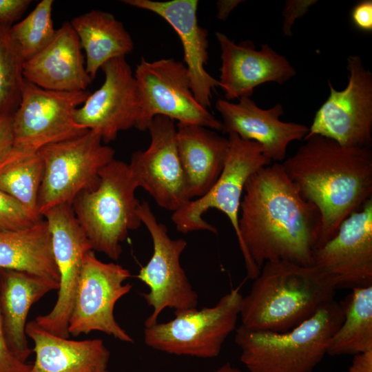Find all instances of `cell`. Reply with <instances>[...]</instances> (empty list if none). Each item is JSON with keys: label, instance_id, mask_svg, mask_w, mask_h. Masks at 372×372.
<instances>
[{"label": "cell", "instance_id": "obj_1", "mask_svg": "<svg viewBox=\"0 0 372 372\" xmlns=\"http://www.w3.org/2000/svg\"><path fill=\"white\" fill-rule=\"evenodd\" d=\"M239 213L238 242L248 278L254 280L269 261L312 266L321 215L302 196L281 163L265 166L248 178Z\"/></svg>", "mask_w": 372, "mask_h": 372}, {"label": "cell", "instance_id": "obj_2", "mask_svg": "<svg viewBox=\"0 0 372 372\" xmlns=\"http://www.w3.org/2000/svg\"><path fill=\"white\" fill-rule=\"evenodd\" d=\"M303 141L281 164L302 196L320 213L318 249L335 236L347 217L372 198V149L343 146L318 135Z\"/></svg>", "mask_w": 372, "mask_h": 372}, {"label": "cell", "instance_id": "obj_3", "mask_svg": "<svg viewBox=\"0 0 372 372\" xmlns=\"http://www.w3.org/2000/svg\"><path fill=\"white\" fill-rule=\"evenodd\" d=\"M338 283L313 266L269 261L242 297V326L256 330L285 332L312 316L334 299Z\"/></svg>", "mask_w": 372, "mask_h": 372}, {"label": "cell", "instance_id": "obj_4", "mask_svg": "<svg viewBox=\"0 0 372 372\" xmlns=\"http://www.w3.org/2000/svg\"><path fill=\"white\" fill-rule=\"evenodd\" d=\"M343 319L342 307L333 299L287 331L240 325L235 335L240 360L249 372H311L327 354L329 340Z\"/></svg>", "mask_w": 372, "mask_h": 372}, {"label": "cell", "instance_id": "obj_5", "mask_svg": "<svg viewBox=\"0 0 372 372\" xmlns=\"http://www.w3.org/2000/svg\"><path fill=\"white\" fill-rule=\"evenodd\" d=\"M137 188L128 164L114 158L101 170L97 186L73 200L74 213L92 250L114 260L120 258L129 231L142 224Z\"/></svg>", "mask_w": 372, "mask_h": 372}, {"label": "cell", "instance_id": "obj_6", "mask_svg": "<svg viewBox=\"0 0 372 372\" xmlns=\"http://www.w3.org/2000/svg\"><path fill=\"white\" fill-rule=\"evenodd\" d=\"M38 154L44 171L38 196L41 216L55 206L72 205L83 191L95 188L101 170L114 159L115 151L88 130L77 137L50 144Z\"/></svg>", "mask_w": 372, "mask_h": 372}, {"label": "cell", "instance_id": "obj_7", "mask_svg": "<svg viewBox=\"0 0 372 372\" xmlns=\"http://www.w3.org/2000/svg\"><path fill=\"white\" fill-rule=\"evenodd\" d=\"M242 297L237 287L211 307L174 312L171 320L145 328V343L169 354L215 358L236 329Z\"/></svg>", "mask_w": 372, "mask_h": 372}, {"label": "cell", "instance_id": "obj_8", "mask_svg": "<svg viewBox=\"0 0 372 372\" xmlns=\"http://www.w3.org/2000/svg\"><path fill=\"white\" fill-rule=\"evenodd\" d=\"M90 93L45 90L25 80L20 103L12 114L14 147L10 154L28 156L88 131L76 122L75 112Z\"/></svg>", "mask_w": 372, "mask_h": 372}, {"label": "cell", "instance_id": "obj_9", "mask_svg": "<svg viewBox=\"0 0 372 372\" xmlns=\"http://www.w3.org/2000/svg\"><path fill=\"white\" fill-rule=\"evenodd\" d=\"M140 99L136 125L147 130L156 116L222 131V122L196 101L185 65L173 58L149 61L141 57L134 73Z\"/></svg>", "mask_w": 372, "mask_h": 372}, {"label": "cell", "instance_id": "obj_10", "mask_svg": "<svg viewBox=\"0 0 372 372\" xmlns=\"http://www.w3.org/2000/svg\"><path fill=\"white\" fill-rule=\"evenodd\" d=\"M228 140L226 161L216 183L204 195L173 212L172 220L179 232L205 230L217 234V229L203 218L207 210L216 209L229 218L238 238L240 205L245 185L252 174L272 161L256 142L242 139L235 134H229Z\"/></svg>", "mask_w": 372, "mask_h": 372}, {"label": "cell", "instance_id": "obj_11", "mask_svg": "<svg viewBox=\"0 0 372 372\" xmlns=\"http://www.w3.org/2000/svg\"><path fill=\"white\" fill-rule=\"evenodd\" d=\"M138 214L153 243L152 255L137 275L149 288L148 293H143L147 304L152 307L145 322L148 327L157 323L159 315L166 308L174 309V312L197 308L198 296L180 265L187 242L169 237L166 226L158 222L148 202L140 203Z\"/></svg>", "mask_w": 372, "mask_h": 372}, {"label": "cell", "instance_id": "obj_12", "mask_svg": "<svg viewBox=\"0 0 372 372\" xmlns=\"http://www.w3.org/2000/svg\"><path fill=\"white\" fill-rule=\"evenodd\" d=\"M347 63V86L338 90L328 81L329 95L316 112L304 138L318 135L346 147H371L372 73L358 55L349 56Z\"/></svg>", "mask_w": 372, "mask_h": 372}, {"label": "cell", "instance_id": "obj_13", "mask_svg": "<svg viewBox=\"0 0 372 372\" xmlns=\"http://www.w3.org/2000/svg\"><path fill=\"white\" fill-rule=\"evenodd\" d=\"M131 276L123 266L99 260L94 250L83 260L68 321L70 335L101 331L126 342L132 338L116 321L114 309L117 301L132 286L124 282Z\"/></svg>", "mask_w": 372, "mask_h": 372}, {"label": "cell", "instance_id": "obj_14", "mask_svg": "<svg viewBox=\"0 0 372 372\" xmlns=\"http://www.w3.org/2000/svg\"><path fill=\"white\" fill-rule=\"evenodd\" d=\"M147 130L149 147L134 152L128 165L138 188L161 208L174 212L192 200L179 158L176 125L169 118L156 116Z\"/></svg>", "mask_w": 372, "mask_h": 372}, {"label": "cell", "instance_id": "obj_15", "mask_svg": "<svg viewBox=\"0 0 372 372\" xmlns=\"http://www.w3.org/2000/svg\"><path fill=\"white\" fill-rule=\"evenodd\" d=\"M51 234L54 260L59 274L57 300L52 309L34 322L43 329L69 338L68 321L79 279L91 244L71 205L52 207L43 214Z\"/></svg>", "mask_w": 372, "mask_h": 372}, {"label": "cell", "instance_id": "obj_16", "mask_svg": "<svg viewBox=\"0 0 372 372\" xmlns=\"http://www.w3.org/2000/svg\"><path fill=\"white\" fill-rule=\"evenodd\" d=\"M101 69L104 82L77 108L75 121L97 133L106 145L115 141L120 132L136 127L140 99L134 74L125 57L111 59Z\"/></svg>", "mask_w": 372, "mask_h": 372}, {"label": "cell", "instance_id": "obj_17", "mask_svg": "<svg viewBox=\"0 0 372 372\" xmlns=\"http://www.w3.org/2000/svg\"><path fill=\"white\" fill-rule=\"evenodd\" d=\"M312 266L335 279L338 288L372 285V198L313 251Z\"/></svg>", "mask_w": 372, "mask_h": 372}, {"label": "cell", "instance_id": "obj_18", "mask_svg": "<svg viewBox=\"0 0 372 372\" xmlns=\"http://www.w3.org/2000/svg\"><path fill=\"white\" fill-rule=\"evenodd\" d=\"M216 36L221 50L219 87L227 101L251 97L256 87L282 84L296 74L289 60L267 44L256 50L251 42L236 44L220 32Z\"/></svg>", "mask_w": 372, "mask_h": 372}, {"label": "cell", "instance_id": "obj_19", "mask_svg": "<svg viewBox=\"0 0 372 372\" xmlns=\"http://www.w3.org/2000/svg\"><path fill=\"white\" fill-rule=\"evenodd\" d=\"M216 109L222 117L221 132L258 143L264 155L276 163L285 159L291 142L304 140L309 132V127L304 124L280 119L284 113L280 103L262 109L251 97L240 98L238 103L220 99Z\"/></svg>", "mask_w": 372, "mask_h": 372}, {"label": "cell", "instance_id": "obj_20", "mask_svg": "<svg viewBox=\"0 0 372 372\" xmlns=\"http://www.w3.org/2000/svg\"><path fill=\"white\" fill-rule=\"evenodd\" d=\"M125 4L152 12L166 21L178 34L184 52L191 88L196 101L205 108L211 106L212 91L218 80L205 70L208 55V32L198 21V0H123Z\"/></svg>", "mask_w": 372, "mask_h": 372}, {"label": "cell", "instance_id": "obj_21", "mask_svg": "<svg viewBox=\"0 0 372 372\" xmlns=\"http://www.w3.org/2000/svg\"><path fill=\"white\" fill-rule=\"evenodd\" d=\"M23 77L45 90L85 91L92 81L85 69L79 37L70 21L56 30L52 41L35 56L25 61Z\"/></svg>", "mask_w": 372, "mask_h": 372}, {"label": "cell", "instance_id": "obj_22", "mask_svg": "<svg viewBox=\"0 0 372 372\" xmlns=\"http://www.w3.org/2000/svg\"><path fill=\"white\" fill-rule=\"evenodd\" d=\"M34 343L35 360L29 372H109L110 351L101 339L72 340L41 328L25 326Z\"/></svg>", "mask_w": 372, "mask_h": 372}, {"label": "cell", "instance_id": "obj_23", "mask_svg": "<svg viewBox=\"0 0 372 372\" xmlns=\"http://www.w3.org/2000/svg\"><path fill=\"white\" fill-rule=\"evenodd\" d=\"M59 287L58 282L50 279L0 268V316L9 348L21 362H25L32 351L25 333L29 311Z\"/></svg>", "mask_w": 372, "mask_h": 372}, {"label": "cell", "instance_id": "obj_24", "mask_svg": "<svg viewBox=\"0 0 372 372\" xmlns=\"http://www.w3.org/2000/svg\"><path fill=\"white\" fill-rule=\"evenodd\" d=\"M179 158L192 198L204 195L220 176L229 149L228 138L192 124L176 125Z\"/></svg>", "mask_w": 372, "mask_h": 372}, {"label": "cell", "instance_id": "obj_25", "mask_svg": "<svg viewBox=\"0 0 372 372\" xmlns=\"http://www.w3.org/2000/svg\"><path fill=\"white\" fill-rule=\"evenodd\" d=\"M0 268L25 272L59 283L51 234L44 218L26 228L0 231Z\"/></svg>", "mask_w": 372, "mask_h": 372}, {"label": "cell", "instance_id": "obj_26", "mask_svg": "<svg viewBox=\"0 0 372 372\" xmlns=\"http://www.w3.org/2000/svg\"><path fill=\"white\" fill-rule=\"evenodd\" d=\"M85 53V69L92 81L108 61L125 57L134 48L123 24L111 13L92 10L70 21Z\"/></svg>", "mask_w": 372, "mask_h": 372}, {"label": "cell", "instance_id": "obj_27", "mask_svg": "<svg viewBox=\"0 0 372 372\" xmlns=\"http://www.w3.org/2000/svg\"><path fill=\"white\" fill-rule=\"evenodd\" d=\"M344 319L329 340V355H356L372 350V285L352 289L340 302Z\"/></svg>", "mask_w": 372, "mask_h": 372}, {"label": "cell", "instance_id": "obj_28", "mask_svg": "<svg viewBox=\"0 0 372 372\" xmlns=\"http://www.w3.org/2000/svg\"><path fill=\"white\" fill-rule=\"evenodd\" d=\"M43 171V162L38 152L24 157L9 154L0 163V191L41 218L37 203Z\"/></svg>", "mask_w": 372, "mask_h": 372}, {"label": "cell", "instance_id": "obj_29", "mask_svg": "<svg viewBox=\"0 0 372 372\" xmlns=\"http://www.w3.org/2000/svg\"><path fill=\"white\" fill-rule=\"evenodd\" d=\"M12 25L0 21V115L15 112L25 81V61L12 34Z\"/></svg>", "mask_w": 372, "mask_h": 372}, {"label": "cell", "instance_id": "obj_30", "mask_svg": "<svg viewBox=\"0 0 372 372\" xmlns=\"http://www.w3.org/2000/svg\"><path fill=\"white\" fill-rule=\"evenodd\" d=\"M53 0H42L22 20L11 27L24 61L41 51L53 39L56 29L52 18Z\"/></svg>", "mask_w": 372, "mask_h": 372}, {"label": "cell", "instance_id": "obj_31", "mask_svg": "<svg viewBox=\"0 0 372 372\" xmlns=\"http://www.w3.org/2000/svg\"><path fill=\"white\" fill-rule=\"evenodd\" d=\"M42 218L34 215L17 200L0 191V231L26 228Z\"/></svg>", "mask_w": 372, "mask_h": 372}, {"label": "cell", "instance_id": "obj_32", "mask_svg": "<svg viewBox=\"0 0 372 372\" xmlns=\"http://www.w3.org/2000/svg\"><path fill=\"white\" fill-rule=\"evenodd\" d=\"M31 364L19 360L8 344L0 316V372H29Z\"/></svg>", "mask_w": 372, "mask_h": 372}, {"label": "cell", "instance_id": "obj_33", "mask_svg": "<svg viewBox=\"0 0 372 372\" xmlns=\"http://www.w3.org/2000/svg\"><path fill=\"white\" fill-rule=\"evenodd\" d=\"M316 2L317 1L314 0H289L286 1L282 14L285 17L282 31L285 36L291 35V27L294 21L307 13L309 7Z\"/></svg>", "mask_w": 372, "mask_h": 372}, {"label": "cell", "instance_id": "obj_34", "mask_svg": "<svg viewBox=\"0 0 372 372\" xmlns=\"http://www.w3.org/2000/svg\"><path fill=\"white\" fill-rule=\"evenodd\" d=\"M353 25L364 32H372V1L362 0L358 2L351 12Z\"/></svg>", "mask_w": 372, "mask_h": 372}, {"label": "cell", "instance_id": "obj_35", "mask_svg": "<svg viewBox=\"0 0 372 372\" xmlns=\"http://www.w3.org/2000/svg\"><path fill=\"white\" fill-rule=\"evenodd\" d=\"M30 0H0V21L13 25L31 3Z\"/></svg>", "mask_w": 372, "mask_h": 372}, {"label": "cell", "instance_id": "obj_36", "mask_svg": "<svg viewBox=\"0 0 372 372\" xmlns=\"http://www.w3.org/2000/svg\"><path fill=\"white\" fill-rule=\"evenodd\" d=\"M14 147L12 114L0 115V163Z\"/></svg>", "mask_w": 372, "mask_h": 372}, {"label": "cell", "instance_id": "obj_37", "mask_svg": "<svg viewBox=\"0 0 372 372\" xmlns=\"http://www.w3.org/2000/svg\"><path fill=\"white\" fill-rule=\"evenodd\" d=\"M344 372H372V350L354 355L351 366Z\"/></svg>", "mask_w": 372, "mask_h": 372}, {"label": "cell", "instance_id": "obj_38", "mask_svg": "<svg viewBox=\"0 0 372 372\" xmlns=\"http://www.w3.org/2000/svg\"><path fill=\"white\" fill-rule=\"evenodd\" d=\"M242 1L239 0H220L216 3L218 13L217 17L220 20H226L231 12Z\"/></svg>", "mask_w": 372, "mask_h": 372}, {"label": "cell", "instance_id": "obj_39", "mask_svg": "<svg viewBox=\"0 0 372 372\" xmlns=\"http://www.w3.org/2000/svg\"><path fill=\"white\" fill-rule=\"evenodd\" d=\"M213 372H244L239 369L233 366L230 363L227 362Z\"/></svg>", "mask_w": 372, "mask_h": 372}]
</instances>
